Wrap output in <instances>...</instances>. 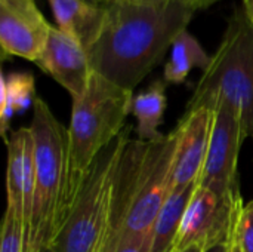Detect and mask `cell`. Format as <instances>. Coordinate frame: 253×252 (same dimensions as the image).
<instances>
[{
    "label": "cell",
    "mask_w": 253,
    "mask_h": 252,
    "mask_svg": "<svg viewBox=\"0 0 253 252\" xmlns=\"http://www.w3.org/2000/svg\"><path fill=\"white\" fill-rule=\"evenodd\" d=\"M168 105L166 88L163 80L153 82L145 91L133 97L132 114L136 119V134L142 141H157L163 137L159 126Z\"/></svg>",
    "instance_id": "5bb4252c"
},
{
    "label": "cell",
    "mask_w": 253,
    "mask_h": 252,
    "mask_svg": "<svg viewBox=\"0 0 253 252\" xmlns=\"http://www.w3.org/2000/svg\"><path fill=\"white\" fill-rule=\"evenodd\" d=\"M196 186L173 192L168 196L153 226V252H169L173 250L185 209L194 195Z\"/></svg>",
    "instance_id": "9a60e30c"
},
{
    "label": "cell",
    "mask_w": 253,
    "mask_h": 252,
    "mask_svg": "<svg viewBox=\"0 0 253 252\" xmlns=\"http://www.w3.org/2000/svg\"><path fill=\"white\" fill-rule=\"evenodd\" d=\"M129 129L95 159L70 212L50 247L55 252H107L110 244L113 186Z\"/></svg>",
    "instance_id": "5b68a950"
},
{
    "label": "cell",
    "mask_w": 253,
    "mask_h": 252,
    "mask_svg": "<svg viewBox=\"0 0 253 252\" xmlns=\"http://www.w3.org/2000/svg\"><path fill=\"white\" fill-rule=\"evenodd\" d=\"M212 122L213 111L209 108H199L185 113L176 126L179 137L169 195L197 184L208 156Z\"/></svg>",
    "instance_id": "30bf717a"
},
{
    "label": "cell",
    "mask_w": 253,
    "mask_h": 252,
    "mask_svg": "<svg viewBox=\"0 0 253 252\" xmlns=\"http://www.w3.org/2000/svg\"><path fill=\"white\" fill-rule=\"evenodd\" d=\"M114 252H153V230L147 235L122 242Z\"/></svg>",
    "instance_id": "ffe728a7"
},
{
    "label": "cell",
    "mask_w": 253,
    "mask_h": 252,
    "mask_svg": "<svg viewBox=\"0 0 253 252\" xmlns=\"http://www.w3.org/2000/svg\"><path fill=\"white\" fill-rule=\"evenodd\" d=\"M246 135L239 117L228 107L213 110L209 149L197 186L219 196L239 195V154Z\"/></svg>",
    "instance_id": "ba28073f"
},
{
    "label": "cell",
    "mask_w": 253,
    "mask_h": 252,
    "mask_svg": "<svg viewBox=\"0 0 253 252\" xmlns=\"http://www.w3.org/2000/svg\"><path fill=\"white\" fill-rule=\"evenodd\" d=\"M176 1H179L181 4H184V6H187V7H190V9H193L196 12L197 9H205V7L211 6L212 3H215L218 0H176Z\"/></svg>",
    "instance_id": "44dd1931"
},
{
    "label": "cell",
    "mask_w": 253,
    "mask_h": 252,
    "mask_svg": "<svg viewBox=\"0 0 253 252\" xmlns=\"http://www.w3.org/2000/svg\"><path fill=\"white\" fill-rule=\"evenodd\" d=\"M132 3H139V4H150V6H166L170 0H129Z\"/></svg>",
    "instance_id": "cb8c5ba5"
},
{
    "label": "cell",
    "mask_w": 253,
    "mask_h": 252,
    "mask_svg": "<svg viewBox=\"0 0 253 252\" xmlns=\"http://www.w3.org/2000/svg\"><path fill=\"white\" fill-rule=\"evenodd\" d=\"M205 250L203 248H200V247H191V248H188V250H185V251L182 252H203Z\"/></svg>",
    "instance_id": "d4e9b609"
},
{
    "label": "cell",
    "mask_w": 253,
    "mask_h": 252,
    "mask_svg": "<svg viewBox=\"0 0 253 252\" xmlns=\"http://www.w3.org/2000/svg\"><path fill=\"white\" fill-rule=\"evenodd\" d=\"M194 10L170 0L150 6L129 0L107 4L101 33L87 49L95 73L132 91L163 59L179 33L187 30Z\"/></svg>",
    "instance_id": "6da1fadb"
},
{
    "label": "cell",
    "mask_w": 253,
    "mask_h": 252,
    "mask_svg": "<svg viewBox=\"0 0 253 252\" xmlns=\"http://www.w3.org/2000/svg\"><path fill=\"white\" fill-rule=\"evenodd\" d=\"M169 252H173V250H172V251H169Z\"/></svg>",
    "instance_id": "f1b7e54d"
},
{
    "label": "cell",
    "mask_w": 253,
    "mask_h": 252,
    "mask_svg": "<svg viewBox=\"0 0 253 252\" xmlns=\"http://www.w3.org/2000/svg\"><path fill=\"white\" fill-rule=\"evenodd\" d=\"M50 28L34 0H0V46L4 56L36 62Z\"/></svg>",
    "instance_id": "9c48e42d"
},
{
    "label": "cell",
    "mask_w": 253,
    "mask_h": 252,
    "mask_svg": "<svg viewBox=\"0 0 253 252\" xmlns=\"http://www.w3.org/2000/svg\"><path fill=\"white\" fill-rule=\"evenodd\" d=\"M86 1L93 3V4H104V3H102V0H86Z\"/></svg>",
    "instance_id": "484cf974"
},
{
    "label": "cell",
    "mask_w": 253,
    "mask_h": 252,
    "mask_svg": "<svg viewBox=\"0 0 253 252\" xmlns=\"http://www.w3.org/2000/svg\"><path fill=\"white\" fill-rule=\"evenodd\" d=\"M1 97H0V132L4 141L9 119L13 114L25 111L34 104V76L30 73H10L9 76H1L0 80Z\"/></svg>",
    "instance_id": "e0dca14e"
},
{
    "label": "cell",
    "mask_w": 253,
    "mask_h": 252,
    "mask_svg": "<svg viewBox=\"0 0 253 252\" xmlns=\"http://www.w3.org/2000/svg\"><path fill=\"white\" fill-rule=\"evenodd\" d=\"M179 131L175 128L157 141H150L138 174L135 198L116 248L129 239L147 235L166 202L170 190ZM116 251V250H114Z\"/></svg>",
    "instance_id": "8992f818"
},
{
    "label": "cell",
    "mask_w": 253,
    "mask_h": 252,
    "mask_svg": "<svg viewBox=\"0 0 253 252\" xmlns=\"http://www.w3.org/2000/svg\"><path fill=\"white\" fill-rule=\"evenodd\" d=\"M49 4L58 28L79 40L87 52L101 33L107 4L86 0H49Z\"/></svg>",
    "instance_id": "4fadbf2b"
},
{
    "label": "cell",
    "mask_w": 253,
    "mask_h": 252,
    "mask_svg": "<svg viewBox=\"0 0 253 252\" xmlns=\"http://www.w3.org/2000/svg\"><path fill=\"white\" fill-rule=\"evenodd\" d=\"M231 241L233 252H253V201L243 205Z\"/></svg>",
    "instance_id": "ac0fdd59"
},
{
    "label": "cell",
    "mask_w": 253,
    "mask_h": 252,
    "mask_svg": "<svg viewBox=\"0 0 253 252\" xmlns=\"http://www.w3.org/2000/svg\"><path fill=\"white\" fill-rule=\"evenodd\" d=\"M34 140V209L30 252L50 248L68 215V132L36 97L28 126Z\"/></svg>",
    "instance_id": "7a4b0ae2"
},
{
    "label": "cell",
    "mask_w": 253,
    "mask_h": 252,
    "mask_svg": "<svg viewBox=\"0 0 253 252\" xmlns=\"http://www.w3.org/2000/svg\"><path fill=\"white\" fill-rule=\"evenodd\" d=\"M231 239H233V236H231L228 241L221 242V244H218V245H213V247L205 250L203 252H233V241H231Z\"/></svg>",
    "instance_id": "7402d4cb"
},
{
    "label": "cell",
    "mask_w": 253,
    "mask_h": 252,
    "mask_svg": "<svg viewBox=\"0 0 253 252\" xmlns=\"http://www.w3.org/2000/svg\"><path fill=\"white\" fill-rule=\"evenodd\" d=\"M0 252H22V224L6 212L1 223Z\"/></svg>",
    "instance_id": "d6986e66"
},
{
    "label": "cell",
    "mask_w": 253,
    "mask_h": 252,
    "mask_svg": "<svg viewBox=\"0 0 253 252\" xmlns=\"http://www.w3.org/2000/svg\"><path fill=\"white\" fill-rule=\"evenodd\" d=\"M243 208L242 195L219 196L196 186L194 195L185 209L173 252L191 247L208 250L233 236L239 214Z\"/></svg>",
    "instance_id": "52a82bcc"
},
{
    "label": "cell",
    "mask_w": 253,
    "mask_h": 252,
    "mask_svg": "<svg viewBox=\"0 0 253 252\" xmlns=\"http://www.w3.org/2000/svg\"><path fill=\"white\" fill-rule=\"evenodd\" d=\"M36 64L42 71L56 80L73 100L84 94L93 73L87 52L82 43L53 25Z\"/></svg>",
    "instance_id": "8fae6325"
},
{
    "label": "cell",
    "mask_w": 253,
    "mask_h": 252,
    "mask_svg": "<svg viewBox=\"0 0 253 252\" xmlns=\"http://www.w3.org/2000/svg\"><path fill=\"white\" fill-rule=\"evenodd\" d=\"M209 62L211 56L199 40L188 30H184L172 43L170 58L165 67V80L169 83H184L193 68L205 70Z\"/></svg>",
    "instance_id": "2e32d148"
},
{
    "label": "cell",
    "mask_w": 253,
    "mask_h": 252,
    "mask_svg": "<svg viewBox=\"0 0 253 252\" xmlns=\"http://www.w3.org/2000/svg\"><path fill=\"white\" fill-rule=\"evenodd\" d=\"M111 1H114V0H102L104 4H108V3H111Z\"/></svg>",
    "instance_id": "83f0119b"
},
{
    "label": "cell",
    "mask_w": 253,
    "mask_h": 252,
    "mask_svg": "<svg viewBox=\"0 0 253 252\" xmlns=\"http://www.w3.org/2000/svg\"><path fill=\"white\" fill-rule=\"evenodd\" d=\"M132 91L114 85L95 71L84 94L73 100L67 131L70 208L98 154L123 132L125 120L132 113Z\"/></svg>",
    "instance_id": "277c9868"
},
{
    "label": "cell",
    "mask_w": 253,
    "mask_h": 252,
    "mask_svg": "<svg viewBox=\"0 0 253 252\" xmlns=\"http://www.w3.org/2000/svg\"><path fill=\"white\" fill-rule=\"evenodd\" d=\"M40 252H55L52 248H43V250H40Z\"/></svg>",
    "instance_id": "4316f807"
},
{
    "label": "cell",
    "mask_w": 253,
    "mask_h": 252,
    "mask_svg": "<svg viewBox=\"0 0 253 252\" xmlns=\"http://www.w3.org/2000/svg\"><path fill=\"white\" fill-rule=\"evenodd\" d=\"M7 169H6V214L22 224L24 192L28 171L34 162V140L30 128H19L6 141Z\"/></svg>",
    "instance_id": "7c38bea8"
},
{
    "label": "cell",
    "mask_w": 253,
    "mask_h": 252,
    "mask_svg": "<svg viewBox=\"0 0 253 252\" xmlns=\"http://www.w3.org/2000/svg\"><path fill=\"white\" fill-rule=\"evenodd\" d=\"M243 10L249 19V22L253 25V0H243Z\"/></svg>",
    "instance_id": "603a6c76"
},
{
    "label": "cell",
    "mask_w": 253,
    "mask_h": 252,
    "mask_svg": "<svg viewBox=\"0 0 253 252\" xmlns=\"http://www.w3.org/2000/svg\"><path fill=\"white\" fill-rule=\"evenodd\" d=\"M228 107L253 140V25L243 7L228 18L219 46L203 70L185 113Z\"/></svg>",
    "instance_id": "3957f363"
}]
</instances>
